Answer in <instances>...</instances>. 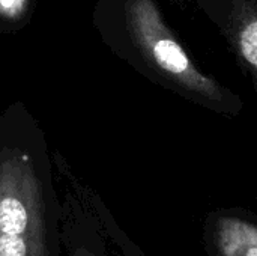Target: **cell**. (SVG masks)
I'll use <instances>...</instances> for the list:
<instances>
[{"mask_svg":"<svg viewBox=\"0 0 257 256\" xmlns=\"http://www.w3.org/2000/svg\"><path fill=\"white\" fill-rule=\"evenodd\" d=\"M238 47L250 69L257 77V14L248 15L238 32Z\"/></svg>","mask_w":257,"mask_h":256,"instance_id":"obj_4","label":"cell"},{"mask_svg":"<svg viewBox=\"0 0 257 256\" xmlns=\"http://www.w3.org/2000/svg\"><path fill=\"white\" fill-rule=\"evenodd\" d=\"M218 247L223 256H257V226L233 217L220 220Z\"/></svg>","mask_w":257,"mask_h":256,"instance_id":"obj_3","label":"cell"},{"mask_svg":"<svg viewBox=\"0 0 257 256\" xmlns=\"http://www.w3.org/2000/svg\"><path fill=\"white\" fill-rule=\"evenodd\" d=\"M27 0H0V15L6 18L18 17L26 6Z\"/></svg>","mask_w":257,"mask_h":256,"instance_id":"obj_5","label":"cell"},{"mask_svg":"<svg viewBox=\"0 0 257 256\" xmlns=\"http://www.w3.org/2000/svg\"><path fill=\"white\" fill-rule=\"evenodd\" d=\"M0 256H47L39 184L15 158L0 163Z\"/></svg>","mask_w":257,"mask_h":256,"instance_id":"obj_1","label":"cell"},{"mask_svg":"<svg viewBox=\"0 0 257 256\" xmlns=\"http://www.w3.org/2000/svg\"><path fill=\"white\" fill-rule=\"evenodd\" d=\"M130 20L140 45L161 71L194 94L221 100L218 84L196 69L184 48L167 32L152 0H131Z\"/></svg>","mask_w":257,"mask_h":256,"instance_id":"obj_2","label":"cell"},{"mask_svg":"<svg viewBox=\"0 0 257 256\" xmlns=\"http://www.w3.org/2000/svg\"><path fill=\"white\" fill-rule=\"evenodd\" d=\"M74 256H93V255H92V253H90L89 250L80 249V250H78V252H77V253H75V255H74Z\"/></svg>","mask_w":257,"mask_h":256,"instance_id":"obj_6","label":"cell"}]
</instances>
